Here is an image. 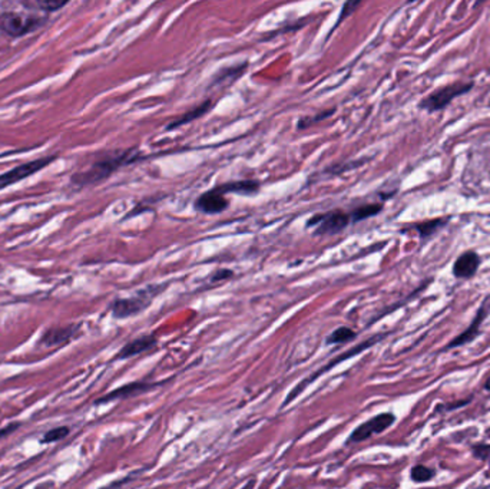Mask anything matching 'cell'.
Here are the masks:
<instances>
[{"label":"cell","mask_w":490,"mask_h":489,"mask_svg":"<svg viewBox=\"0 0 490 489\" xmlns=\"http://www.w3.org/2000/svg\"><path fill=\"white\" fill-rule=\"evenodd\" d=\"M141 158L142 152L137 148L108 151L103 152L98 160H95L91 167L86 168L85 171L76 172L71 181L78 188L96 185L105 181L106 178H109L112 174H115L118 169L130 164H135Z\"/></svg>","instance_id":"cell-1"},{"label":"cell","mask_w":490,"mask_h":489,"mask_svg":"<svg viewBox=\"0 0 490 489\" xmlns=\"http://www.w3.org/2000/svg\"><path fill=\"white\" fill-rule=\"evenodd\" d=\"M387 335H389V333H377V335H374V336H371V338L366 339L364 342H362V343H359V345H355V346L350 347L347 351H344V353L339 354L337 358H334V359H331L330 362H327L324 366H321L320 369H317L314 373H311L308 377H305L304 381H301V382H300V383H298V385H297V386H296L292 392H289V393H288V396H287V397H285V400H284L282 406H287L288 404H292L293 400H294L297 396H300V393H301L303 390H305V389H307L311 383L316 382V381L319 379V377H321L324 373L330 372L332 367H336L337 365L343 363L344 360H348V359L354 358V356H357V354H360V353L366 351L367 349L373 347V346H374V345H377L378 342L385 340V338H386Z\"/></svg>","instance_id":"cell-2"},{"label":"cell","mask_w":490,"mask_h":489,"mask_svg":"<svg viewBox=\"0 0 490 489\" xmlns=\"http://www.w3.org/2000/svg\"><path fill=\"white\" fill-rule=\"evenodd\" d=\"M167 288V284H152L145 287L144 290H140L130 297L126 299H117L110 304L109 310L115 319H128L132 316H137L146 310L153 299L161 295Z\"/></svg>","instance_id":"cell-3"},{"label":"cell","mask_w":490,"mask_h":489,"mask_svg":"<svg viewBox=\"0 0 490 489\" xmlns=\"http://www.w3.org/2000/svg\"><path fill=\"white\" fill-rule=\"evenodd\" d=\"M47 19L31 13L3 12L0 13V35L16 39L32 33L44 25Z\"/></svg>","instance_id":"cell-4"},{"label":"cell","mask_w":490,"mask_h":489,"mask_svg":"<svg viewBox=\"0 0 490 489\" xmlns=\"http://www.w3.org/2000/svg\"><path fill=\"white\" fill-rule=\"evenodd\" d=\"M350 222V213L337 208L314 214L307 221V227L313 229L314 235H336L344 231Z\"/></svg>","instance_id":"cell-5"},{"label":"cell","mask_w":490,"mask_h":489,"mask_svg":"<svg viewBox=\"0 0 490 489\" xmlns=\"http://www.w3.org/2000/svg\"><path fill=\"white\" fill-rule=\"evenodd\" d=\"M396 422V415L391 412H383L378 413L373 417H370L369 420L363 422L362 425H359L355 428L351 435L347 438L346 443L351 445V443H360L364 442L366 439L374 436V435H380L385 431H387L389 428H391Z\"/></svg>","instance_id":"cell-6"},{"label":"cell","mask_w":490,"mask_h":489,"mask_svg":"<svg viewBox=\"0 0 490 489\" xmlns=\"http://www.w3.org/2000/svg\"><path fill=\"white\" fill-rule=\"evenodd\" d=\"M55 160H56L55 155H49V157H42V158H37L33 161H28L25 164L17 165V167L6 171L5 174L0 175V191L22 181V180H26V178L39 172L44 167L51 165Z\"/></svg>","instance_id":"cell-7"},{"label":"cell","mask_w":490,"mask_h":489,"mask_svg":"<svg viewBox=\"0 0 490 489\" xmlns=\"http://www.w3.org/2000/svg\"><path fill=\"white\" fill-rule=\"evenodd\" d=\"M473 83H452L444 86L441 89H437L436 92L429 95L426 99H423L420 103V108L433 113V110H439L449 105L455 98L469 92V89H472Z\"/></svg>","instance_id":"cell-8"},{"label":"cell","mask_w":490,"mask_h":489,"mask_svg":"<svg viewBox=\"0 0 490 489\" xmlns=\"http://www.w3.org/2000/svg\"><path fill=\"white\" fill-rule=\"evenodd\" d=\"M490 315V295L483 300V303L480 304L479 310H478V313L476 316L473 317L472 323L469 324V327H467L464 331H462L459 336H456L453 340H450L446 347H444L443 350L446 351V350H452V349H457V347H462V346H466V345H469L472 343L479 335H480V327L483 324V322L486 320V317Z\"/></svg>","instance_id":"cell-9"},{"label":"cell","mask_w":490,"mask_h":489,"mask_svg":"<svg viewBox=\"0 0 490 489\" xmlns=\"http://www.w3.org/2000/svg\"><path fill=\"white\" fill-rule=\"evenodd\" d=\"M164 385V382H130L126 383L112 392H109L106 395H103L102 397H99L95 405H103V404H109V402H115V400H122V399H129V397H135L140 395H145L148 392H152L157 388H161Z\"/></svg>","instance_id":"cell-10"},{"label":"cell","mask_w":490,"mask_h":489,"mask_svg":"<svg viewBox=\"0 0 490 489\" xmlns=\"http://www.w3.org/2000/svg\"><path fill=\"white\" fill-rule=\"evenodd\" d=\"M230 206L228 198L217 188H211L199 195L194 201V208L203 214H219Z\"/></svg>","instance_id":"cell-11"},{"label":"cell","mask_w":490,"mask_h":489,"mask_svg":"<svg viewBox=\"0 0 490 489\" xmlns=\"http://www.w3.org/2000/svg\"><path fill=\"white\" fill-rule=\"evenodd\" d=\"M81 330V324H71L65 327H52L47 330L40 338V345L44 347H55L71 342Z\"/></svg>","instance_id":"cell-12"},{"label":"cell","mask_w":490,"mask_h":489,"mask_svg":"<svg viewBox=\"0 0 490 489\" xmlns=\"http://www.w3.org/2000/svg\"><path fill=\"white\" fill-rule=\"evenodd\" d=\"M157 345H158V339L153 335H145V336L137 338L128 342L125 346H122L118 354L114 358V360H126L130 358H135V356L153 349Z\"/></svg>","instance_id":"cell-13"},{"label":"cell","mask_w":490,"mask_h":489,"mask_svg":"<svg viewBox=\"0 0 490 489\" xmlns=\"http://www.w3.org/2000/svg\"><path fill=\"white\" fill-rule=\"evenodd\" d=\"M480 264V258L475 251L463 253L453 265V276L456 279H471L476 274Z\"/></svg>","instance_id":"cell-14"},{"label":"cell","mask_w":490,"mask_h":489,"mask_svg":"<svg viewBox=\"0 0 490 489\" xmlns=\"http://www.w3.org/2000/svg\"><path fill=\"white\" fill-rule=\"evenodd\" d=\"M214 105H215V103H214L212 99H205L204 102H201L199 105L194 106L192 109L187 110V113L183 114L178 119H174L172 122H169V124L167 125L165 131L178 129V128H181V126H184V125H187V124H189V122H192V121H195V119H198V118L204 117L205 114H208L210 110L214 108Z\"/></svg>","instance_id":"cell-15"},{"label":"cell","mask_w":490,"mask_h":489,"mask_svg":"<svg viewBox=\"0 0 490 489\" xmlns=\"http://www.w3.org/2000/svg\"><path fill=\"white\" fill-rule=\"evenodd\" d=\"M248 62H242L231 66H226V68H221L211 79V86H224L235 82L239 76H242L247 72Z\"/></svg>","instance_id":"cell-16"},{"label":"cell","mask_w":490,"mask_h":489,"mask_svg":"<svg viewBox=\"0 0 490 489\" xmlns=\"http://www.w3.org/2000/svg\"><path fill=\"white\" fill-rule=\"evenodd\" d=\"M221 194H239V195H254L260 191L261 183L257 180H239L233 183H226L215 187Z\"/></svg>","instance_id":"cell-17"},{"label":"cell","mask_w":490,"mask_h":489,"mask_svg":"<svg viewBox=\"0 0 490 489\" xmlns=\"http://www.w3.org/2000/svg\"><path fill=\"white\" fill-rule=\"evenodd\" d=\"M22 8H25L28 12H56L66 6V2H49V0H31V2H20Z\"/></svg>","instance_id":"cell-18"},{"label":"cell","mask_w":490,"mask_h":489,"mask_svg":"<svg viewBox=\"0 0 490 489\" xmlns=\"http://www.w3.org/2000/svg\"><path fill=\"white\" fill-rule=\"evenodd\" d=\"M357 338V333H355L353 329L347 327V326H341L336 330H332L330 335L326 339V345L331 346V345H344L347 342H351L353 339Z\"/></svg>","instance_id":"cell-19"},{"label":"cell","mask_w":490,"mask_h":489,"mask_svg":"<svg viewBox=\"0 0 490 489\" xmlns=\"http://www.w3.org/2000/svg\"><path fill=\"white\" fill-rule=\"evenodd\" d=\"M383 210V207L380 204H366V206H360L357 208H354L350 213V218L351 222H359V221H364L367 218H371L374 215H377Z\"/></svg>","instance_id":"cell-20"},{"label":"cell","mask_w":490,"mask_h":489,"mask_svg":"<svg viewBox=\"0 0 490 489\" xmlns=\"http://www.w3.org/2000/svg\"><path fill=\"white\" fill-rule=\"evenodd\" d=\"M436 476V471L426 465H414L410 470V479L416 483H425Z\"/></svg>","instance_id":"cell-21"},{"label":"cell","mask_w":490,"mask_h":489,"mask_svg":"<svg viewBox=\"0 0 490 489\" xmlns=\"http://www.w3.org/2000/svg\"><path fill=\"white\" fill-rule=\"evenodd\" d=\"M334 113H336V108H330V109H326V110H321V113L313 115V117H304V118H300L298 122H297V129L301 131V129H307L310 126H313L314 124H319L327 118H330Z\"/></svg>","instance_id":"cell-22"},{"label":"cell","mask_w":490,"mask_h":489,"mask_svg":"<svg viewBox=\"0 0 490 489\" xmlns=\"http://www.w3.org/2000/svg\"><path fill=\"white\" fill-rule=\"evenodd\" d=\"M71 433V429L68 426H58L53 428L51 431H48L40 438V443H53V442H59L62 439H65Z\"/></svg>","instance_id":"cell-23"},{"label":"cell","mask_w":490,"mask_h":489,"mask_svg":"<svg viewBox=\"0 0 490 489\" xmlns=\"http://www.w3.org/2000/svg\"><path fill=\"white\" fill-rule=\"evenodd\" d=\"M448 219H434V221H426L423 224L417 226V231L420 233L421 237H429L433 233H436L443 224H446Z\"/></svg>","instance_id":"cell-24"},{"label":"cell","mask_w":490,"mask_h":489,"mask_svg":"<svg viewBox=\"0 0 490 489\" xmlns=\"http://www.w3.org/2000/svg\"><path fill=\"white\" fill-rule=\"evenodd\" d=\"M471 402V399H463V400H456V402L452 404H440L436 406V413H443V412H452L456 409H460L463 406H466L467 404Z\"/></svg>","instance_id":"cell-25"},{"label":"cell","mask_w":490,"mask_h":489,"mask_svg":"<svg viewBox=\"0 0 490 489\" xmlns=\"http://www.w3.org/2000/svg\"><path fill=\"white\" fill-rule=\"evenodd\" d=\"M234 277V272L230 270V269H218L215 270L211 277H210V281L211 283H219V281H224V280H228Z\"/></svg>","instance_id":"cell-26"},{"label":"cell","mask_w":490,"mask_h":489,"mask_svg":"<svg viewBox=\"0 0 490 489\" xmlns=\"http://www.w3.org/2000/svg\"><path fill=\"white\" fill-rule=\"evenodd\" d=\"M359 6H360V2H346V3L343 5V9H341V13H340V17H339V20H337L336 26H339V25L341 24V22H343L347 16H350Z\"/></svg>","instance_id":"cell-27"},{"label":"cell","mask_w":490,"mask_h":489,"mask_svg":"<svg viewBox=\"0 0 490 489\" xmlns=\"http://www.w3.org/2000/svg\"><path fill=\"white\" fill-rule=\"evenodd\" d=\"M473 456L480 459V461H490V447L487 445H478V447L472 448Z\"/></svg>","instance_id":"cell-28"},{"label":"cell","mask_w":490,"mask_h":489,"mask_svg":"<svg viewBox=\"0 0 490 489\" xmlns=\"http://www.w3.org/2000/svg\"><path fill=\"white\" fill-rule=\"evenodd\" d=\"M19 426H20L19 422H15V424H10V425H8V426H5V428H0V439H3V438H6V436L12 435L13 432H16Z\"/></svg>","instance_id":"cell-29"},{"label":"cell","mask_w":490,"mask_h":489,"mask_svg":"<svg viewBox=\"0 0 490 489\" xmlns=\"http://www.w3.org/2000/svg\"><path fill=\"white\" fill-rule=\"evenodd\" d=\"M484 390H487V392H490V377H489V379L484 382Z\"/></svg>","instance_id":"cell-30"}]
</instances>
